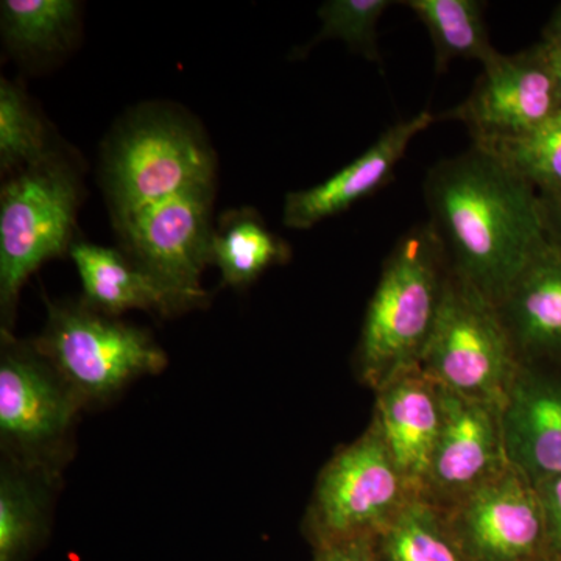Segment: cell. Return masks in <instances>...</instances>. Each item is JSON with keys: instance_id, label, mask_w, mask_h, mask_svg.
I'll return each instance as SVG.
<instances>
[{"instance_id": "obj_12", "label": "cell", "mask_w": 561, "mask_h": 561, "mask_svg": "<svg viewBox=\"0 0 561 561\" xmlns=\"http://www.w3.org/2000/svg\"><path fill=\"white\" fill-rule=\"evenodd\" d=\"M440 389L442 427L421 497L448 502L479 489L511 468L501 409Z\"/></svg>"}, {"instance_id": "obj_6", "label": "cell", "mask_w": 561, "mask_h": 561, "mask_svg": "<svg viewBox=\"0 0 561 561\" xmlns=\"http://www.w3.org/2000/svg\"><path fill=\"white\" fill-rule=\"evenodd\" d=\"M84 411L68 383L33 341L0 334V448L2 459L60 479Z\"/></svg>"}, {"instance_id": "obj_20", "label": "cell", "mask_w": 561, "mask_h": 561, "mask_svg": "<svg viewBox=\"0 0 561 561\" xmlns=\"http://www.w3.org/2000/svg\"><path fill=\"white\" fill-rule=\"evenodd\" d=\"M415 13L430 32L435 49V69L446 70L453 61L486 65L500 51L490 43L483 9L478 0H408L400 2Z\"/></svg>"}, {"instance_id": "obj_7", "label": "cell", "mask_w": 561, "mask_h": 561, "mask_svg": "<svg viewBox=\"0 0 561 561\" xmlns=\"http://www.w3.org/2000/svg\"><path fill=\"white\" fill-rule=\"evenodd\" d=\"M522 364L496 306L449 273L423 371L443 389L502 411Z\"/></svg>"}, {"instance_id": "obj_23", "label": "cell", "mask_w": 561, "mask_h": 561, "mask_svg": "<svg viewBox=\"0 0 561 561\" xmlns=\"http://www.w3.org/2000/svg\"><path fill=\"white\" fill-rule=\"evenodd\" d=\"M529 183L541 198L561 194V110L515 138L472 144Z\"/></svg>"}, {"instance_id": "obj_26", "label": "cell", "mask_w": 561, "mask_h": 561, "mask_svg": "<svg viewBox=\"0 0 561 561\" xmlns=\"http://www.w3.org/2000/svg\"><path fill=\"white\" fill-rule=\"evenodd\" d=\"M542 512H545L548 553L561 559V476L537 485Z\"/></svg>"}, {"instance_id": "obj_3", "label": "cell", "mask_w": 561, "mask_h": 561, "mask_svg": "<svg viewBox=\"0 0 561 561\" xmlns=\"http://www.w3.org/2000/svg\"><path fill=\"white\" fill-rule=\"evenodd\" d=\"M216 184V158L194 122L147 108L122 125L103 158L114 227L192 187Z\"/></svg>"}, {"instance_id": "obj_15", "label": "cell", "mask_w": 561, "mask_h": 561, "mask_svg": "<svg viewBox=\"0 0 561 561\" xmlns=\"http://www.w3.org/2000/svg\"><path fill=\"white\" fill-rule=\"evenodd\" d=\"M373 424L398 470L421 496L442 427L438 383L420 365L401 373L378 390Z\"/></svg>"}, {"instance_id": "obj_17", "label": "cell", "mask_w": 561, "mask_h": 561, "mask_svg": "<svg viewBox=\"0 0 561 561\" xmlns=\"http://www.w3.org/2000/svg\"><path fill=\"white\" fill-rule=\"evenodd\" d=\"M83 286V300L95 311L119 317L149 311L172 317L190 311L179 295L139 267L124 251L76 242L69 251Z\"/></svg>"}, {"instance_id": "obj_30", "label": "cell", "mask_w": 561, "mask_h": 561, "mask_svg": "<svg viewBox=\"0 0 561 561\" xmlns=\"http://www.w3.org/2000/svg\"><path fill=\"white\" fill-rule=\"evenodd\" d=\"M531 561H561L559 557L551 556V553H545V556L538 557V559Z\"/></svg>"}, {"instance_id": "obj_5", "label": "cell", "mask_w": 561, "mask_h": 561, "mask_svg": "<svg viewBox=\"0 0 561 561\" xmlns=\"http://www.w3.org/2000/svg\"><path fill=\"white\" fill-rule=\"evenodd\" d=\"M81 202L79 171L57 150L13 173L0 194V311L10 331L22 287L44 262L69 254Z\"/></svg>"}, {"instance_id": "obj_21", "label": "cell", "mask_w": 561, "mask_h": 561, "mask_svg": "<svg viewBox=\"0 0 561 561\" xmlns=\"http://www.w3.org/2000/svg\"><path fill=\"white\" fill-rule=\"evenodd\" d=\"M76 0H3L0 31L11 54L41 58L68 49L79 27Z\"/></svg>"}, {"instance_id": "obj_1", "label": "cell", "mask_w": 561, "mask_h": 561, "mask_svg": "<svg viewBox=\"0 0 561 561\" xmlns=\"http://www.w3.org/2000/svg\"><path fill=\"white\" fill-rule=\"evenodd\" d=\"M424 197L449 271L494 306L548 245L540 194L478 147L434 165Z\"/></svg>"}, {"instance_id": "obj_9", "label": "cell", "mask_w": 561, "mask_h": 561, "mask_svg": "<svg viewBox=\"0 0 561 561\" xmlns=\"http://www.w3.org/2000/svg\"><path fill=\"white\" fill-rule=\"evenodd\" d=\"M214 194L216 184L192 187L114 227L124 253L191 309L208 298L202 273L210 264Z\"/></svg>"}, {"instance_id": "obj_8", "label": "cell", "mask_w": 561, "mask_h": 561, "mask_svg": "<svg viewBox=\"0 0 561 561\" xmlns=\"http://www.w3.org/2000/svg\"><path fill=\"white\" fill-rule=\"evenodd\" d=\"M416 496L373 424L321 471L309 512L317 548L375 538Z\"/></svg>"}, {"instance_id": "obj_19", "label": "cell", "mask_w": 561, "mask_h": 561, "mask_svg": "<svg viewBox=\"0 0 561 561\" xmlns=\"http://www.w3.org/2000/svg\"><path fill=\"white\" fill-rule=\"evenodd\" d=\"M290 257L289 243L268 230L254 209L227 210L214 228L209 260L219 268L225 286L249 287L262 273Z\"/></svg>"}, {"instance_id": "obj_13", "label": "cell", "mask_w": 561, "mask_h": 561, "mask_svg": "<svg viewBox=\"0 0 561 561\" xmlns=\"http://www.w3.org/2000/svg\"><path fill=\"white\" fill-rule=\"evenodd\" d=\"M508 465L535 486L561 476V373L522 364L501 411Z\"/></svg>"}, {"instance_id": "obj_28", "label": "cell", "mask_w": 561, "mask_h": 561, "mask_svg": "<svg viewBox=\"0 0 561 561\" xmlns=\"http://www.w3.org/2000/svg\"><path fill=\"white\" fill-rule=\"evenodd\" d=\"M548 225L549 241L561 247V194L541 198Z\"/></svg>"}, {"instance_id": "obj_18", "label": "cell", "mask_w": 561, "mask_h": 561, "mask_svg": "<svg viewBox=\"0 0 561 561\" xmlns=\"http://www.w3.org/2000/svg\"><path fill=\"white\" fill-rule=\"evenodd\" d=\"M58 479L2 459L0 467V561H27L49 523Z\"/></svg>"}, {"instance_id": "obj_25", "label": "cell", "mask_w": 561, "mask_h": 561, "mask_svg": "<svg viewBox=\"0 0 561 561\" xmlns=\"http://www.w3.org/2000/svg\"><path fill=\"white\" fill-rule=\"evenodd\" d=\"M393 3L391 0H330L323 3L319 10L321 28L309 47L321 41L341 39L368 60H381L378 22Z\"/></svg>"}, {"instance_id": "obj_14", "label": "cell", "mask_w": 561, "mask_h": 561, "mask_svg": "<svg viewBox=\"0 0 561 561\" xmlns=\"http://www.w3.org/2000/svg\"><path fill=\"white\" fill-rule=\"evenodd\" d=\"M437 117L421 111L398 122L348 165L309 190L290 192L284 198L283 224L291 230H311L321 221L345 213L357 202L382 190L394 175L409 146Z\"/></svg>"}, {"instance_id": "obj_29", "label": "cell", "mask_w": 561, "mask_h": 561, "mask_svg": "<svg viewBox=\"0 0 561 561\" xmlns=\"http://www.w3.org/2000/svg\"><path fill=\"white\" fill-rule=\"evenodd\" d=\"M546 51H548V50H546ZM548 55H549V58H551L552 68H553V70H556V76H557V80H559L560 92H561V57H559V55H551V54H549V51H548Z\"/></svg>"}, {"instance_id": "obj_22", "label": "cell", "mask_w": 561, "mask_h": 561, "mask_svg": "<svg viewBox=\"0 0 561 561\" xmlns=\"http://www.w3.org/2000/svg\"><path fill=\"white\" fill-rule=\"evenodd\" d=\"M382 561H467L437 505L413 497L375 538Z\"/></svg>"}, {"instance_id": "obj_24", "label": "cell", "mask_w": 561, "mask_h": 561, "mask_svg": "<svg viewBox=\"0 0 561 561\" xmlns=\"http://www.w3.org/2000/svg\"><path fill=\"white\" fill-rule=\"evenodd\" d=\"M44 122L16 84L0 81V169L18 173L54 153Z\"/></svg>"}, {"instance_id": "obj_16", "label": "cell", "mask_w": 561, "mask_h": 561, "mask_svg": "<svg viewBox=\"0 0 561 561\" xmlns=\"http://www.w3.org/2000/svg\"><path fill=\"white\" fill-rule=\"evenodd\" d=\"M496 308L523 364H561V247L538 251Z\"/></svg>"}, {"instance_id": "obj_2", "label": "cell", "mask_w": 561, "mask_h": 561, "mask_svg": "<svg viewBox=\"0 0 561 561\" xmlns=\"http://www.w3.org/2000/svg\"><path fill=\"white\" fill-rule=\"evenodd\" d=\"M449 273L427 224L405 232L387 257L357 348L362 378L376 390L420 365Z\"/></svg>"}, {"instance_id": "obj_11", "label": "cell", "mask_w": 561, "mask_h": 561, "mask_svg": "<svg viewBox=\"0 0 561 561\" xmlns=\"http://www.w3.org/2000/svg\"><path fill=\"white\" fill-rule=\"evenodd\" d=\"M446 523L467 561H531L548 553L537 486L512 467L456 502Z\"/></svg>"}, {"instance_id": "obj_27", "label": "cell", "mask_w": 561, "mask_h": 561, "mask_svg": "<svg viewBox=\"0 0 561 561\" xmlns=\"http://www.w3.org/2000/svg\"><path fill=\"white\" fill-rule=\"evenodd\" d=\"M316 561H382L373 538H357L317 548Z\"/></svg>"}, {"instance_id": "obj_10", "label": "cell", "mask_w": 561, "mask_h": 561, "mask_svg": "<svg viewBox=\"0 0 561 561\" xmlns=\"http://www.w3.org/2000/svg\"><path fill=\"white\" fill-rule=\"evenodd\" d=\"M482 68L470 95L443 114L461 122L472 144L522 136L561 110L559 80L541 44L518 54L500 51Z\"/></svg>"}, {"instance_id": "obj_4", "label": "cell", "mask_w": 561, "mask_h": 561, "mask_svg": "<svg viewBox=\"0 0 561 561\" xmlns=\"http://www.w3.org/2000/svg\"><path fill=\"white\" fill-rule=\"evenodd\" d=\"M33 345L84 409L106 404L169 364L149 331L95 311L83 300L47 302L46 324Z\"/></svg>"}]
</instances>
